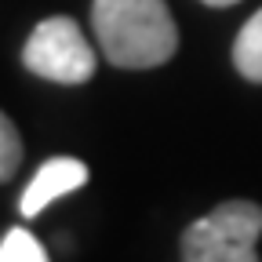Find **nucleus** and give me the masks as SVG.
Listing matches in <instances>:
<instances>
[{
  "instance_id": "f257e3e1",
  "label": "nucleus",
  "mask_w": 262,
  "mask_h": 262,
  "mask_svg": "<svg viewBox=\"0 0 262 262\" xmlns=\"http://www.w3.org/2000/svg\"><path fill=\"white\" fill-rule=\"evenodd\" d=\"M91 26L117 70H153L179 51V26L164 0H95Z\"/></svg>"
},
{
  "instance_id": "f03ea898",
  "label": "nucleus",
  "mask_w": 262,
  "mask_h": 262,
  "mask_svg": "<svg viewBox=\"0 0 262 262\" xmlns=\"http://www.w3.org/2000/svg\"><path fill=\"white\" fill-rule=\"evenodd\" d=\"M262 237V204L226 201L186 226L182 262H258Z\"/></svg>"
},
{
  "instance_id": "7ed1b4c3",
  "label": "nucleus",
  "mask_w": 262,
  "mask_h": 262,
  "mask_svg": "<svg viewBox=\"0 0 262 262\" xmlns=\"http://www.w3.org/2000/svg\"><path fill=\"white\" fill-rule=\"evenodd\" d=\"M22 66L33 77H44L51 84H84L95 77V48L80 33V26L66 15H51L22 44Z\"/></svg>"
},
{
  "instance_id": "20e7f679",
  "label": "nucleus",
  "mask_w": 262,
  "mask_h": 262,
  "mask_svg": "<svg viewBox=\"0 0 262 262\" xmlns=\"http://www.w3.org/2000/svg\"><path fill=\"white\" fill-rule=\"evenodd\" d=\"M88 182V164L84 160H73V157H51L48 164H40L37 175L29 179L22 201H18V211L26 219H37L48 204H55L58 196L73 193Z\"/></svg>"
},
{
  "instance_id": "39448f33",
  "label": "nucleus",
  "mask_w": 262,
  "mask_h": 262,
  "mask_svg": "<svg viewBox=\"0 0 262 262\" xmlns=\"http://www.w3.org/2000/svg\"><path fill=\"white\" fill-rule=\"evenodd\" d=\"M233 66L251 84H262V8L241 26L233 40Z\"/></svg>"
},
{
  "instance_id": "423d86ee",
  "label": "nucleus",
  "mask_w": 262,
  "mask_h": 262,
  "mask_svg": "<svg viewBox=\"0 0 262 262\" xmlns=\"http://www.w3.org/2000/svg\"><path fill=\"white\" fill-rule=\"evenodd\" d=\"M0 262H48V251L29 229L15 226L0 241Z\"/></svg>"
},
{
  "instance_id": "0eeeda50",
  "label": "nucleus",
  "mask_w": 262,
  "mask_h": 262,
  "mask_svg": "<svg viewBox=\"0 0 262 262\" xmlns=\"http://www.w3.org/2000/svg\"><path fill=\"white\" fill-rule=\"evenodd\" d=\"M22 164V139L18 127L8 120V113H0V182H8L15 168Z\"/></svg>"
},
{
  "instance_id": "6e6552de",
  "label": "nucleus",
  "mask_w": 262,
  "mask_h": 262,
  "mask_svg": "<svg viewBox=\"0 0 262 262\" xmlns=\"http://www.w3.org/2000/svg\"><path fill=\"white\" fill-rule=\"evenodd\" d=\"M201 4H208V8H233V4H241V0H201Z\"/></svg>"
}]
</instances>
